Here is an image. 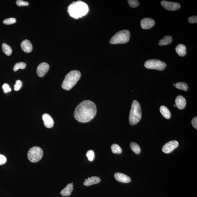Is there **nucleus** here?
<instances>
[{
  "label": "nucleus",
  "instance_id": "obj_17",
  "mask_svg": "<svg viewBox=\"0 0 197 197\" xmlns=\"http://www.w3.org/2000/svg\"><path fill=\"white\" fill-rule=\"evenodd\" d=\"M73 189V182H72V183L68 184L67 186L60 192V194L63 196H69L71 195Z\"/></svg>",
  "mask_w": 197,
  "mask_h": 197
},
{
  "label": "nucleus",
  "instance_id": "obj_14",
  "mask_svg": "<svg viewBox=\"0 0 197 197\" xmlns=\"http://www.w3.org/2000/svg\"><path fill=\"white\" fill-rule=\"evenodd\" d=\"M175 105L178 109L182 110L185 107L186 101L185 98L182 95H179L176 98Z\"/></svg>",
  "mask_w": 197,
  "mask_h": 197
},
{
  "label": "nucleus",
  "instance_id": "obj_24",
  "mask_svg": "<svg viewBox=\"0 0 197 197\" xmlns=\"http://www.w3.org/2000/svg\"><path fill=\"white\" fill-rule=\"evenodd\" d=\"M111 149L112 153H114L120 154L122 153V149L117 144H114L112 145L111 146Z\"/></svg>",
  "mask_w": 197,
  "mask_h": 197
},
{
  "label": "nucleus",
  "instance_id": "obj_32",
  "mask_svg": "<svg viewBox=\"0 0 197 197\" xmlns=\"http://www.w3.org/2000/svg\"><path fill=\"white\" fill-rule=\"evenodd\" d=\"M188 21L190 23H197V16H192L188 19Z\"/></svg>",
  "mask_w": 197,
  "mask_h": 197
},
{
  "label": "nucleus",
  "instance_id": "obj_35",
  "mask_svg": "<svg viewBox=\"0 0 197 197\" xmlns=\"http://www.w3.org/2000/svg\"><path fill=\"white\" fill-rule=\"evenodd\" d=\"M174 107H176L175 104H174Z\"/></svg>",
  "mask_w": 197,
  "mask_h": 197
},
{
  "label": "nucleus",
  "instance_id": "obj_15",
  "mask_svg": "<svg viewBox=\"0 0 197 197\" xmlns=\"http://www.w3.org/2000/svg\"><path fill=\"white\" fill-rule=\"evenodd\" d=\"M21 49L26 53H29L33 50V46L29 40H25L22 42Z\"/></svg>",
  "mask_w": 197,
  "mask_h": 197
},
{
  "label": "nucleus",
  "instance_id": "obj_3",
  "mask_svg": "<svg viewBox=\"0 0 197 197\" xmlns=\"http://www.w3.org/2000/svg\"><path fill=\"white\" fill-rule=\"evenodd\" d=\"M81 76L79 71L73 70L70 72L65 76L62 84V88L67 91L71 89L79 81Z\"/></svg>",
  "mask_w": 197,
  "mask_h": 197
},
{
  "label": "nucleus",
  "instance_id": "obj_33",
  "mask_svg": "<svg viewBox=\"0 0 197 197\" xmlns=\"http://www.w3.org/2000/svg\"><path fill=\"white\" fill-rule=\"evenodd\" d=\"M7 162V158L2 154H0V165L5 164Z\"/></svg>",
  "mask_w": 197,
  "mask_h": 197
},
{
  "label": "nucleus",
  "instance_id": "obj_27",
  "mask_svg": "<svg viewBox=\"0 0 197 197\" xmlns=\"http://www.w3.org/2000/svg\"><path fill=\"white\" fill-rule=\"evenodd\" d=\"M128 2L130 6L132 8L137 7L140 5L139 2L136 0H128Z\"/></svg>",
  "mask_w": 197,
  "mask_h": 197
},
{
  "label": "nucleus",
  "instance_id": "obj_9",
  "mask_svg": "<svg viewBox=\"0 0 197 197\" xmlns=\"http://www.w3.org/2000/svg\"><path fill=\"white\" fill-rule=\"evenodd\" d=\"M178 146V143L176 140H172L167 143L163 146L162 152L166 153H169L175 149Z\"/></svg>",
  "mask_w": 197,
  "mask_h": 197
},
{
  "label": "nucleus",
  "instance_id": "obj_25",
  "mask_svg": "<svg viewBox=\"0 0 197 197\" xmlns=\"http://www.w3.org/2000/svg\"><path fill=\"white\" fill-rule=\"evenodd\" d=\"M26 67H27V65L25 63H23V62H20V63L15 64L13 68V70L15 71H17L20 69H25Z\"/></svg>",
  "mask_w": 197,
  "mask_h": 197
},
{
  "label": "nucleus",
  "instance_id": "obj_8",
  "mask_svg": "<svg viewBox=\"0 0 197 197\" xmlns=\"http://www.w3.org/2000/svg\"><path fill=\"white\" fill-rule=\"evenodd\" d=\"M161 4L164 9L169 11H176L180 8L179 4L174 2L162 1Z\"/></svg>",
  "mask_w": 197,
  "mask_h": 197
},
{
  "label": "nucleus",
  "instance_id": "obj_1",
  "mask_svg": "<svg viewBox=\"0 0 197 197\" xmlns=\"http://www.w3.org/2000/svg\"><path fill=\"white\" fill-rule=\"evenodd\" d=\"M96 112V106L93 102L84 100L76 107L74 112V117L78 122H87L95 117Z\"/></svg>",
  "mask_w": 197,
  "mask_h": 197
},
{
  "label": "nucleus",
  "instance_id": "obj_6",
  "mask_svg": "<svg viewBox=\"0 0 197 197\" xmlns=\"http://www.w3.org/2000/svg\"><path fill=\"white\" fill-rule=\"evenodd\" d=\"M43 154V150L41 148L38 146H34L30 149L28 152L27 157L30 161L37 162L41 160Z\"/></svg>",
  "mask_w": 197,
  "mask_h": 197
},
{
  "label": "nucleus",
  "instance_id": "obj_7",
  "mask_svg": "<svg viewBox=\"0 0 197 197\" xmlns=\"http://www.w3.org/2000/svg\"><path fill=\"white\" fill-rule=\"evenodd\" d=\"M144 66L148 69H153L162 71L166 67V64L160 60L151 59L146 61Z\"/></svg>",
  "mask_w": 197,
  "mask_h": 197
},
{
  "label": "nucleus",
  "instance_id": "obj_26",
  "mask_svg": "<svg viewBox=\"0 0 197 197\" xmlns=\"http://www.w3.org/2000/svg\"><path fill=\"white\" fill-rule=\"evenodd\" d=\"M86 156H87L88 160L89 161H93L95 157V153H94V151L92 150L88 151L87 154H86Z\"/></svg>",
  "mask_w": 197,
  "mask_h": 197
},
{
  "label": "nucleus",
  "instance_id": "obj_12",
  "mask_svg": "<svg viewBox=\"0 0 197 197\" xmlns=\"http://www.w3.org/2000/svg\"><path fill=\"white\" fill-rule=\"evenodd\" d=\"M44 125L46 128H51L53 126L54 122L53 118L49 114H44L42 116Z\"/></svg>",
  "mask_w": 197,
  "mask_h": 197
},
{
  "label": "nucleus",
  "instance_id": "obj_19",
  "mask_svg": "<svg viewBox=\"0 0 197 197\" xmlns=\"http://www.w3.org/2000/svg\"><path fill=\"white\" fill-rule=\"evenodd\" d=\"M160 112L163 116L166 119H170L171 117L170 112L169 110L166 106H162L160 107Z\"/></svg>",
  "mask_w": 197,
  "mask_h": 197
},
{
  "label": "nucleus",
  "instance_id": "obj_23",
  "mask_svg": "<svg viewBox=\"0 0 197 197\" xmlns=\"http://www.w3.org/2000/svg\"><path fill=\"white\" fill-rule=\"evenodd\" d=\"M130 146L131 149L136 154H139L140 152V148L139 145L136 143H131Z\"/></svg>",
  "mask_w": 197,
  "mask_h": 197
},
{
  "label": "nucleus",
  "instance_id": "obj_13",
  "mask_svg": "<svg viewBox=\"0 0 197 197\" xmlns=\"http://www.w3.org/2000/svg\"><path fill=\"white\" fill-rule=\"evenodd\" d=\"M114 177L118 182L123 183H128L131 181L129 176L120 173H116L114 175Z\"/></svg>",
  "mask_w": 197,
  "mask_h": 197
},
{
  "label": "nucleus",
  "instance_id": "obj_5",
  "mask_svg": "<svg viewBox=\"0 0 197 197\" xmlns=\"http://www.w3.org/2000/svg\"><path fill=\"white\" fill-rule=\"evenodd\" d=\"M130 33L128 30L118 31L111 39L110 43L111 44H124L129 41Z\"/></svg>",
  "mask_w": 197,
  "mask_h": 197
},
{
  "label": "nucleus",
  "instance_id": "obj_18",
  "mask_svg": "<svg viewBox=\"0 0 197 197\" xmlns=\"http://www.w3.org/2000/svg\"><path fill=\"white\" fill-rule=\"evenodd\" d=\"M175 50L178 56L180 57H184L186 55V48L183 44H178L176 47Z\"/></svg>",
  "mask_w": 197,
  "mask_h": 197
},
{
  "label": "nucleus",
  "instance_id": "obj_16",
  "mask_svg": "<svg viewBox=\"0 0 197 197\" xmlns=\"http://www.w3.org/2000/svg\"><path fill=\"white\" fill-rule=\"evenodd\" d=\"M101 180L98 177L93 176L92 177L88 178L85 179V182H84V186H89L92 185L97 184L99 183Z\"/></svg>",
  "mask_w": 197,
  "mask_h": 197
},
{
  "label": "nucleus",
  "instance_id": "obj_34",
  "mask_svg": "<svg viewBox=\"0 0 197 197\" xmlns=\"http://www.w3.org/2000/svg\"><path fill=\"white\" fill-rule=\"evenodd\" d=\"M192 124L193 126L196 129H197V118L195 117L192 120Z\"/></svg>",
  "mask_w": 197,
  "mask_h": 197
},
{
  "label": "nucleus",
  "instance_id": "obj_31",
  "mask_svg": "<svg viewBox=\"0 0 197 197\" xmlns=\"http://www.w3.org/2000/svg\"><path fill=\"white\" fill-rule=\"evenodd\" d=\"M2 88L5 93L10 92L11 90V88L7 84H4L2 86Z\"/></svg>",
  "mask_w": 197,
  "mask_h": 197
},
{
  "label": "nucleus",
  "instance_id": "obj_20",
  "mask_svg": "<svg viewBox=\"0 0 197 197\" xmlns=\"http://www.w3.org/2000/svg\"><path fill=\"white\" fill-rule=\"evenodd\" d=\"M172 39L170 36H166L162 39L160 40L158 45L160 46L168 45L172 43Z\"/></svg>",
  "mask_w": 197,
  "mask_h": 197
},
{
  "label": "nucleus",
  "instance_id": "obj_2",
  "mask_svg": "<svg viewBox=\"0 0 197 197\" xmlns=\"http://www.w3.org/2000/svg\"><path fill=\"white\" fill-rule=\"evenodd\" d=\"M89 10L88 5L84 2H73L68 8V12L71 17L77 19L87 15Z\"/></svg>",
  "mask_w": 197,
  "mask_h": 197
},
{
  "label": "nucleus",
  "instance_id": "obj_22",
  "mask_svg": "<svg viewBox=\"0 0 197 197\" xmlns=\"http://www.w3.org/2000/svg\"><path fill=\"white\" fill-rule=\"evenodd\" d=\"M175 87L178 89L187 91L188 89V86L187 84L184 82H178L175 84Z\"/></svg>",
  "mask_w": 197,
  "mask_h": 197
},
{
  "label": "nucleus",
  "instance_id": "obj_30",
  "mask_svg": "<svg viewBox=\"0 0 197 197\" xmlns=\"http://www.w3.org/2000/svg\"><path fill=\"white\" fill-rule=\"evenodd\" d=\"M16 4L19 6H23L29 5V3L27 2L22 1V0H18L16 1Z\"/></svg>",
  "mask_w": 197,
  "mask_h": 197
},
{
  "label": "nucleus",
  "instance_id": "obj_10",
  "mask_svg": "<svg viewBox=\"0 0 197 197\" xmlns=\"http://www.w3.org/2000/svg\"><path fill=\"white\" fill-rule=\"evenodd\" d=\"M49 66L46 63H42L38 66L37 72L40 77H43L49 71Z\"/></svg>",
  "mask_w": 197,
  "mask_h": 197
},
{
  "label": "nucleus",
  "instance_id": "obj_4",
  "mask_svg": "<svg viewBox=\"0 0 197 197\" xmlns=\"http://www.w3.org/2000/svg\"><path fill=\"white\" fill-rule=\"evenodd\" d=\"M142 111L139 102L136 100L132 102L129 116L130 125H134L138 123L141 119Z\"/></svg>",
  "mask_w": 197,
  "mask_h": 197
},
{
  "label": "nucleus",
  "instance_id": "obj_21",
  "mask_svg": "<svg viewBox=\"0 0 197 197\" xmlns=\"http://www.w3.org/2000/svg\"><path fill=\"white\" fill-rule=\"evenodd\" d=\"M2 49L3 53L7 56H10L12 53V50L10 46L7 44L3 43L2 45Z\"/></svg>",
  "mask_w": 197,
  "mask_h": 197
},
{
  "label": "nucleus",
  "instance_id": "obj_29",
  "mask_svg": "<svg viewBox=\"0 0 197 197\" xmlns=\"http://www.w3.org/2000/svg\"><path fill=\"white\" fill-rule=\"evenodd\" d=\"M22 85L23 84L21 80H17L16 81L15 85H14V89L15 91H19L21 88Z\"/></svg>",
  "mask_w": 197,
  "mask_h": 197
},
{
  "label": "nucleus",
  "instance_id": "obj_28",
  "mask_svg": "<svg viewBox=\"0 0 197 197\" xmlns=\"http://www.w3.org/2000/svg\"><path fill=\"white\" fill-rule=\"evenodd\" d=\"M16 22V19L15 18H10L4 20L3 21V23L5 25H9L15 23Z\"/></svg>",
  "mask_w": 197,
  "mask_h": 197
},
{
  "label": "nucleus",
  "instance_id": "obj_11",
  "mask_svg": "<svg viewBox=\"0 0 197 197\" xmlns=\"http://www.w3.org/2000/svg\"><path fill=\"white\" fill-rule=\"evenodd\" d=\"M155 21L150 18H145L140 21V25L143 29H149L153 27L155 25Z\"/></svg>",
  "mask_w": 197,
  "mask_h": 197
}]
</instances>
